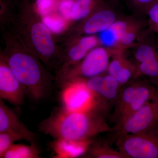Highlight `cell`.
Returning a JSON list of instances; mask_svg holds the SVG:
<instances>
[{"label":"cell","mask_w":158,"mask_h":158,"mask_svg":"<svg viewBox=\"0 0 158 158\" xmlns=\"http://www.w3.org/2000/svg\"><path fill=\"white\" fill-rule=\"evenodd\" d=\"M113 142L124 158H158V125L144 132L119 135Z\"/></svg>","instance_id":"8"},{"label":"cell","mask_w":158,"mask_h":158,"mask_svg":"<svg viewBox=\"0 0 158 158\" xmlns=\"http://www.w3.org/2000/svg\"><path fill=\"white\" fill-rule=\"evenodd\" d=\"M109 113L102 110L74 112L58 107L40 123L38 130L53 139L88 140L112 131L108 123Z\"/></svg>","instance_id":"3"},{"label":"cell","mask_w":158,"mask_h":158,"mask_svg":"<svg viewBox=\"0 0 158 158\" xmlns=\"http://www.w3.org/2000/svg\"><path fill=\"white\" fill-rule=\"evenodd\" d=\"M69 44L62 51V62L56 79L81 62L91 50L100 46L98 36L84 35L68 38Z\"/></svg>","instance_id":"11"},{"label":"cell","mask_w":158,"mask_h":158,"mask_svg":"<svg viewBox=\"0 0 158 158\" xmlns=\"http://www.w3.org/2000/svg\"><path fill=\"white\" fill-rule=\"evenodd\" d=\"M137 65L129 61L125 56V51H118L112 55L107 73L124 86L135 77Z\"/></svg>","instance_id":"16"},{"label":"cell","mask_w":158,"mask_h":158,"mask_svg":"<svg viewBox=\"0 0 158 158\" xmlns=\"http://www.w3.org/2000/svg\"><path fill=\"white\" fill-rule=\"evenodd\" d=\"M5 47L1 56L22 85L26 98L39 104L52 93L56 77L10 30L3 33Z\"/></svg>","instance_id":"1"},{"label":"cell","mask_w":158,"mask_h":158,"mask_svg":"<svg viewBox=\"0 0 158 158\" xmlns=\"http://www.w3.org/2000/svg\"><path fill=\"white\" fill-rule=\"evenodd\" d=\"M90 90L107 102L111 107H114L124 86L107 73L85 80Z\"/></svg>","instance_id":"13"},{"label":"cell","mask_w":158,"mask_h":158,"mask_svg":"<svg viewBox=\"0 0 158 158\" xmlns=\"http://www.w3.org/2000/svg\"><path fill=\"white\" fill-rule=\"evenodd\" d=\"M122 17L114 5L104 1L90 15L70 29L69 38L99 34Z\"/></svg>","instance_id":"9"},{"label":"cell","mask_w":158,"mask_h":158,"mask_svg":"<svg viewBox=\"0 0 158 158\" xmlns=\"http://www.w3.org/2000/svg\"><path fill=\"white\" fill-rule=\"evenodd\" d=\"M143 22L132 18L122 36L118 51L125 52L127 49L131 48L143 32Z\"/></svg>","instance_id":"19"},{"label":"cell","mask_w":158,"mask_h":158,"mask_svg":"<svg viewBox=\"0 0 158 158\" xmlns=\"http://www.w3.org/2000/svg\"><path fill=\"white\" fill-rule=\"evenodd\" d=\"M7 130L21 135L30 144L36 143L37 134L25 125L15 110L0 99V132Z\"/></svg>","instance_id":"14"},{"label":"cell","mask_w":158,"mask_h":158,"mask_svg":"<svg viewBox=\"0 0 158 158\" xmlns=\"http://www.w3.org/2000/svg\"><path fill=\"white\" fill-rule=\"evenodd\" d=\"M146 15L148 28L158 34V1L150 7Z\"/></svg>","instance_id":"23"},{"label":"cell","mask_w":158,"mask_h":158,"mask_svg":"<svg viewBox=\"0 0 158 158\" xmlns=\"http://www.w3.org/2000/svg\"><path fill=\"white\" fill-rule=\"evenodd\" d=\"M26 98L22 85L2 57L0 60V99L16 106L23 105Z\"/></svg>","instance_id":"12"},{"label":"cell","mask_w":158,"mask_h":158,"mask_svg":"<svg viewBox=\"0 0 158 158\" xmlns=\"http://www.w3.org/2000/svg\"><path fill=\"white\" fill-rule=\"evenodd\" d=\"M132 18L123 17L116 20L107 29L99 33L100 46L110 50L112 56L118 51L122 36Z\"/></svg>","instance_id":"17"},{"label":"cell","mask_w":158,"mask_h":158,"mask_svg":"<svg viewBox=\"0 0 158 158\" xmlns=\"http://www.w3.org/2000/svg\"><path fill=\"white\" fill-rule=\"evenodd\" d=\"M61 88L62 106L67 110L74 112L102 110L109 112L111 109L107 102L81 81L69 83Z\"/></svg>","instance_id":"7"},{"label":"cell","mask_w":158,"mask_h":158,"mask_svg":"<svg viewBox=\"0 0 158 158\" xmlns=\"http://www.w3.org/2000/svg\"><path fill=\"white\" fill-rule=\"evenodd\" d=\"M25 140L21 135L12 131L7 130L0 132V158L16 141Z\"/></svg>","instance_id":"22"},{"label":"cell","mask_w":158,"mask_h":158,"mask_svg":"<svg viewBox=\"0 0 158 158\" xmlns=\"http://www.w3.org/2000/svg\"><path fill=\"white\" fill-rule=\"evenodd\" d=\"M110 144L107 141L97 140L94 138L82 158H124L118 150L113 149Z\"/></svg>","instance_id":"18"},{"label":"cell","mask_w":158,"mask_h":158,"mask_svg":"<svg viewBox=\"0 0 158 158\" xmlns=\"http://www.w3.org/2000/svg\"><path fill=\"white\" fill-rule=\"evenodd\" d=\"M93 139L83 141L54 139L48 144L49 147L52 152V158H82Z\"/></svg>","instance_id":"15"},{"label":"cell","mask_w":158,"mask_h":158,"mask_svg":"<svg viewBox=\"0 0 158 158\" xmlns=\"http://www.w3.org/2000/svg\"><path fill=\"white\" fill-rule=\"evenodd\" d=\"M7 16L9 30L43 62L56 74L62 62V51L55 42L50 29L44 23L37 8L29 0L18 4Z\"/></svg>","instance_id":"2"},{"label":"cell","mask_w":158,"mask_h":158,"mask_svg":"<svg viewBox=\"0 0 158 158\" xmlns=\"http://www.w3.org/2000/svg\"><path fill=\"white\" fill-rule=\"evenodd\" d=\"M114 1H117V0H114Z\"/></svg>","instance_id":"25"},{"label":"cell","mask_w":158,"mask_h":158,"mask_svg":"<svg viewBox=\"0 0 158 158\" xmlns=\"http://www.w3.org/2000/svg\"><path fill=\"white\" fill-rule=\"evenodd\" d=\"M111 56L110 50L98 46L91 50L78 64L56 79V83L61 88L71 82L87 80L106 73Z\"/></svg>","instance_id":"6"},{"label":"cell","mask_w":158,"mask_h":158,"mask_svg":"<svg viewBox=\"0 0 158 158\" xmlns=\"http://www.w3.org/2000/svg\"><path fill=\"white\" fill-rule=\"evenodd\" d=\"M104 0H74L71 9L69 18L79 22L88 16Z\"/></svg>","instance_id":"20"},{"label":"cell","mask_w":158,"mask_h":158,"mask_svg":"<svg viewBox=\"0 0 158 158\" xmlns=\"http://www.w3.org/2000/svg\"><path fill=\"white\" fill-rule=\"evenodd\" d=\"M131 48L137 65L136 73L132 80L146 77L158 88V34L147 31Z\"/></svg>","instance_id":"5"},{"label":"cell","mask_w":158,"mask_h":158,"mask_svg":"<svg viewBox=\"0 0 158 158\" xmlns=\"http://www.w3.org/2000/svg\"><path fill=\"white\" fill-rule=\"evenodd\" d=\"M40 150L37 143L30 145L14 144L3 155L2 158H40Z\"/></svg>","instance_id":"21"},{"label":"cell","mask_w":158,"mask_h":158,"mask_svg":"<svg viewBox=\"0 0 158 158\" xmlns=\"http://www.w3.org/2000/svg\"><path fill=\"white\" fill-rule=\"evenodd\" d=\"M158 91V88L144 77L132 80L124 86L110 117L114 124L112 131L120 126Z\"/></svg>","instance_id":"4"},{"label":"cell","mask_w":158,"mask_h":158,"mask_svg":"<svg viewBox=\"0 0 158 158\" xmlns=\"http://www.w3.org/2000/svg\"><path fill=\"white\" fill-rule=\"evenodd\" d=\"M158 125V91L152 98L128 117L117 128L110 132L113 141L123 134H138L147 131Z\"/></svg>","instance_id":"10"},{"label":"cell","mask_w":158,"mask_h":158,"mask_svg":"<svg viewBox=\"0 0 158 158\" xmlns=\"http://www.w3.org/2000/svg\"><path fill=\"white\" fill-rule=\"evenodd\" d=\"M158 0H128L130 6L137 13L146 15L148 9Z\"/></svg>","instance_id":"24"}]
</instances>
